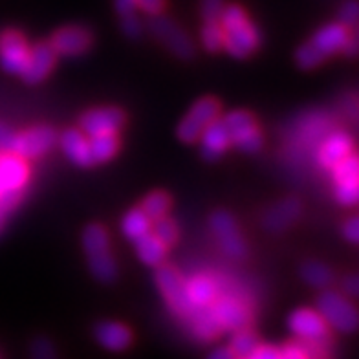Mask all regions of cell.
<instances>
[{"label":"cell","instance_id":"1","mask_svg":"<svg viewBox=\"0 0 359 359\" xmlns=\"http://www.w3.org/2000/svg\"><path fill=\"white\" fill-rule=\"evenodd\" d=\"M317 313L326 325L343 334H352L358 328V312L354 304L336 292H325L317 299Z\"/></svg>","mask_w":359,"mask_h":359},{"label":"cell","instance_id":"2","mask_svg":"<svg viewBox=\"0 0 359 359\" xmlns=\"http://www.w3.org/2000/svg\"><path fill=\"white\" fill-rule=\"evenodd\" d=\"M229 133V142L244 152H259L262 147V134L255 123V118L246 110H233L222 119Z\"/></svg>","mask_w":359,"mask_h":359},{"label":"cell","instance_id":"3","mask_svg":"<svg viewBox=\"0 0 359 359\" xmlns=\"http://www.w3.org/2000/svg\"><path fill=\"white\" fill-rule=\"evenodd\" d=\"M218 118H220V103L215 97H202L180 121L176 134L184 143H194L203 133V128Z\"/></svg>","mask_w":359,"mask_h":359},{"label":"cell","instance_id":"4","mask_svg":"<svg viewBox=\"0 0 359 359\" xmlns=\"http://www.w3.org/2000/svg\"><path fill=\"white\" fill-rule=\"evenodd\" d=\"M156 284L158 288L161 290V293H163L167 304L172 308V312L182 317H189L193 313L194 306L191 304L189 297H187V290H185L184 280H182L180 273L172 266H158Z\"/></svg>","mask_w":359,"mask_h":359},{"label":"cell","instance_id":"5","mask_svg":"<svg viewBox=\"0 0 359 359\" xmlns=\"http://www.w3.org/2000/svg\"><path fill=\"white\" fill-rule=\"evenodd\" d=\"M209 222H211V229L217 236L218 246L229 259L241 260L246 257V242L242 238L236 220L227 211H217L211 215Z\"/></svg>","mask_w":359,"mask_h":359},{"label":"cell","instance_id":"6","mask_svg":"<svg viewBox=\"0 0 359 359\" xmlns=\"http://www.w3.org/2000/svg\"><path fill=\"white\" fill-rule=\"evenodd\" d=\"M151 32L180 59L187 61L194 55L193 41L175 20L161 17V15H154L151 19Z\"/></svg>","mask_w":359,"mask_h":359},{"label":"cell","instance_id":"7","mask_svg":"<svg viewBox=\"0 0 359 359\" xmlns=\"http://www.w3.org/2000/svg\"><path fill=\"white\" fill-rule=\"evenodd\" d=\"M55 130L52 127L41 125V127L29 128V130L22 134H15L11 152L19 158H37L50 151L55 145Z\"/></svg>","mask_w":359,"mask_h":359},{"label":"cell","instance_id":"8","mask_svg":"<svg viewBox=\"0 0 359 359\" xmlns=\"http://www.w3.org/2000/svg\"><path fill=\"white\" fill-rule=\"evenodd\" d=\"M28 43L19 32L6 29L0 34V67L4 68V72L20 76L28 61Z\"/></svg>","mask_w":359,"mask_h":359},{"label":"cell","instance_id":"9","mask_svg":"<svg viewBox=\"0 0 359 359\" xmlns=\"http://www.w3.org/2000/svg\"><path fill=\"white\" fill-rule=\"evenodd\" d=\"M81 133L86 136H97V134H116L125 125V114L116 107L109 109L88 110L79 119Z\"/></svg>","mask_w":359,"mask_h":359},{"label":"cell","instance_id":"10","mask_svg":"<svg viewBox=\"0 0 359 359\" xmlns=\"http://www.w3.org/2000/svg\"><path fill=\"white\" fill-rule=\"evenodd\" d=\"M259 32L255 26H251L250 20H244L233 28L224 29V48L236 59L251 55L259 48Z\"/></svg>","mask_w":359,"mask_h":359},{"label":"cell","instance_id":"11","mask_svg":"<svg viewBox=\"0 0 359 359\" xmlns=\"http://www.w3.org/2000/svg\"><path fill=\"white\" fill-rule=\"evenodd\" d=\"M288 326L292 334L299 339L308 341V343H319V341L326 339V323L323 321V317L313 310L308 308H301L290 316Z\"/></svg>","mask_w":359,"mask_h":359},{"label":"cell","instance_id":"12","mask_svg":"<svg viewBox=\"0 0 359 359\" xmlns=\"http://www.w3.org/2000/svg\"><path fill=\"white\" fill-rule=\"evenodd\" d=\"M55 55L50 43H41L34 46L28 53V61L24 65L22 79L29 85H37L48 77V74L55 67Z\"/></svg>","mask_w":359,"mask_h":359},{"label":"cell","instance_id":"13","mask_svg":"<svg viewBox=\"0 0 359 359\" xmlns=\"http://www.w3.org/2000/svg\"><path fill=\"white\" fill-rule=\"evenodd\" d=\"M209 308H211L215 321L218 323L220 330H242L250 323V312L233 297L215 299L213 306Z\"/></svg>","mask_w":359,"mask_h":359},{"label":"cell","instance_id":"14","mask_svg":"<svg viewBox=\"0 0 359 359\" xmlns=\"http://www.w3.org/2000/svg\"><path fill=\"white\" fill-rule=\"evenodd\" d=\"M90 44H92V34L88 29L83 28V26H67V28H61L59 32H55L50 46L59 55L74 57L85 53Z\"/></svg>","mask_w":359,"mask_h":359},{"label":"cell","instance_id":"15","mask_svg":"<svg viewBox=\"0 0 359 359\" xmlns=\"http://www.w3.org/2000/svg\"><path fill=\"white\" fill-rule=\"evenodd\" d=\"M301 215V202L297 198H284L266 211L262 226L269 233H280L292 226Z\"/></svg>","mask_w":359,"mask_h":359},{"label":"cell","instance_id":"16","mask_svg":"<svg viewBox=\"0 0 359 359\" xmlns=\"http://www.w3.org/2000/svg\"><path fill=\"white\" fill-rule=\"evenodd\" d=\"M95 341L110 352H123L133 345V332L116 321H103L95 326Z\"/></svg>","mask_w":359,"mask_h":359},{"label":"cell","instance_id":"17","mask_svg":"<svg viewBox=\"0 0 359 359\" xmlns=\"http://www.w3.org/2000/svg\"><path fill=\"white\" fill-rule=\"evenodd\" d=\"M200 140H202L203 158L209 161L218 160L227 151V147L231 145L229 133H227L226 125L220 118L215 119L213 123L203 128V133L200 134Z\"/></svg>","mask_w":359,"mask_h":359},{"label":"cell","instance_id":"18","mask_svg":"<svg viewBox=\"0 0 359 359\" xmlns=\"http://www.w3.org/2000/svg\"><path fill=\"white\" fill-rule=\"evenodd\" d=\"M348 35V28L343 24H328L313 35L310 44L326 59L332 53L343 52V46H345Z\"/></svg>","mask_w":359,"mask_h":359},{"label":"cell","instance_id":"19","mask_svg":"<svg viewBox=\"0 0 359 359\" xmlns=\"http://www.w3.org/2000/svg\"><path fill=\"white\" fill-rule=\"evenodd\" d=\"M26 180H28V167L24 163V158L15 154L0 156V193L22 189Z\"/></svg>","mask_w":359,"mask_h":359},{"label":"cell","instance_id":"20","mask_svg":"<svg viewBox=\"0 0 359 359\" xmlns=\"http://www.w3.org/2000/svg\"><path fill=\"white\" fill-rule=\"evenodd\" d=\"M61 149L65 151L68 158H70L76 165L79 167H90L94 165L92 163V158H90V151H88V140L81 130L77 128H70V130H65L61 134Z\"/></svg>","mask_w":359,"mask_h":359},{"label":"cell","instance_id":"21","mask_svg":"<svg viewBox=\"0 0 359 359\" xmlns=\"http://www.w3.org/2000/svg\"><path fill=\"white\" fill-rule=\"evenodd\" d=\"M352 137L345 133H336L332 134L325 143H323L321 151H319V161L323 167H334L339 163L343 158H346L352 152Z\"/></svg>","mask_w":359,"mask_h":359},{"label":"cell","instance_id":"22","mask_svg":"<svg viewBox=\"0 0 359 359\" xmlns=\"http://www.w3.org/2000/svg\"><path fill=\"white\" fill-rule=\"evenodd\" d=\"M185 290H187V297L194 308L211 306L217 299V286H215L213 280L209 277H203V275L191 279L185 284Z\"/></svg>","mask_w":359,"mask_h":359},{"label":"cell","instance_id":"23","mask_svg":"<svg viewBox=\"0 0 359 359\" xmlns=\"http://www.w3.org/2000/svg\"><path fill=\"white\" fill-rule=\"evenodd\" d=\"M86 257H88L90 271H92V275L97 280H101V283H112L118 277V266H116V260H114L112 253H110V248L109 250L88 253Z\"/></svg>","mask_w":359,"mask_h":359},{"label":"cell","instance_id":"24","mask_svg":"<svg viewBox=\"0 0 359 359\" xmlns=\"http://www.w3.org/2000/svg\"><path fill=\"white\" fill-rule=\"evenodd\" d=\"M134 244H136L137 257H140L147 266H156L158 268L160 264H163L167 248L163 246L152 233H147L145 236L137 238Z\"/></svg>","mask_w":359,"mask_h":359},{"label":"cell","instance_id":"25","mask_svg":"<svg viewBox=\"0 0 359 359\" xmlns=\"http://www.w3.org/2000/svg\"><path fill=\"white\" fill-rule=\"evenodd\" d=\"M119 142L116 134H97L88 137V151L92 163H103L118 152Z\"/></svg>","mask_w":359,"mask_h":359},{"label":"cell","instance_id":"26","mask_svg":"<svg viewBox=\"0 0 359 359\" xmlns=\"http://www.w3.org/2000/svg\"><path fill=\"white\" fill-rule=\"evenodd\" d=\"M151 229L152 220L143 213L142 208L128 211L123 217V220H121V231H123V235L127 236L128 241L133 242H136L137 238L145 236L147 233H151Z\"/></svg>","mask_w":359,"mask_h":359},{"label":"cell","instance_id":"27","mask_svg":"<svg viewBox=\"0 0 359 359\" xmlns=\"http://www.w3.org/2000/svg\"><path fill=\"white\" fill-rule=\"evenodd\" d=\"M191 323H193L194 334L200 337L202 341H211L218 332H220V326L215 321L213 312L211 308H194L193 313L189 316Z\"/></svg>","mask_w":359,"mask_h":359},{"label":"cell","instance_id":"28","mask_svg":"<svg viewBox=\"0 0 359 359\" xmlns=\"http://www.w3.org/2000/svg\"><path fill=\"white\" fill-rule=\"evenodd\" d=\"M83 248H85L86 255L94 253V251L109 250L110 241L107 229L100 226V224H90L85 229V233H83Z\"/></svg>","mask_w":359,"mask_h":359},{"label":"cell","instance_id":"29","mask_svg":"<svg viewBox=\"0 0 359 359\" xmlns=\"http://www.w3.org/2000/svg\"><path fill=\"white\" fill-rule=\"evenodd\" d=\"M170 208V198L169 194L163 191H154L143 200L142 211L151 218V220H158V218L165 217V213Z\"/></svg>","mask_w":359,"mask_h":359},{"label":"cell","instance_id":"30","mask_svg":"<svg viewBox=\"0 0 359 359\" xmlns=\"http://www.w3.org/2000/svg\"><path fill=\"white\" fill-rule=\"evenodd\" d=\"M303 279L313 288H326L332 283V271L321 262L310 260L303 266Z\"/></svg>","mask_w":359,"mask_h":359},{"label":"cell","instance_id":"31","mask_svg":"<svg viewBox=\"0 0 359 359\" xmlns=\"http://www.w3.org/2000/svg\"><path fill=\"white\" fill-rule=\"evenodd\" d=\"M259 346V339L253 332L242 328V330H236L235 337L231 339V352L235 354V358H250L253 352Z\"/></svg>","mask_w":359,"mask_h":359},{"label":"cell","instance_id":"32","mask_svg":"<svg viewBox=\"0 0 359 359\" xmlns=\"http://www.w3.org/2000/svg\"><path fill=\"white\" fill-rule=\"evenodd\" d=\"M202 43L208 52H218L224 48V29L220 22H205L202 28Z\"/></svg>","mask_w":359,"mask_h":359},{"label":"cell","instance_id":"33","mask_svg":"<svg viewBox=\"0 0 359 359\" xmlns=\"http://www.w3.org/2000/svg\"><path fill=\"white\" fill-rule=\"evenodd\" d=\"M152 235L156 236L163 246L169 248L172 246L176 242V238H178V227H176V224L172 222L170 218L161 217L158 218V220H154V233H152Z\"/></svg>","mask_w":359,"mask_h":359},{"label":"cell","instance_id":"34","mask_svg":"<svg viewBox=\"0 0 359 359\" xmlns=\"http://www.w3.org/2000/svg\"><path fill=\"white\" fill-rule=\"evenodd\" d=\"M295 61H297L299 68H303V70H312V68L319 67V65L325 61V57L317 52L312 44L306 43L295 52Z\"/></svg>","mask_w":359,"mask_h":359},{"label":"cell","instance_id":"35","mask_svg":"<svg viewBox=\"0 0 359 359\" xmlns=\"http://www.w3.org/2000/svg\"><path fill=\"white\" fill-rule=\"evenodd\" d=\"M334 175H336V182H346V180H355L358 178V158L354 152H350L348 156L343 158L339 163L332 167Z\"/></svg>","mask_w":359,"mask_h":359},{"label":"cell","instance_id":"36","mask_svg":"<svg viewBox=\"0 0 359 359\" xmlns=\"http://www.w3.org/2000/svg\"><path fill=\"white\" fill-rule=\"evenodd\" d=\"M358 178L355 180H346V182H339L336 189V198L337 202L343 205H355L358 203Z\"/></svg>","mask_w":359,"mask_h":359},{"label":"cell","instance_id":"37","mask_svg":"<svg viewBox=\"0 0 359 359\" xmlns=\"http://www.w3.org/2000/svg\"><path fill=\"white\" fill-rule=\"evenodd\" d=\"M29 359H57V350L48 337H37L29 346Z\"/></svg>","mask_w":359,"mask_h":359},{"label":"cell","instance_id":"38","mask_svg":"<svg viewBox=\"0 0 359 359\" xmlns=\"http://www.w3.org/2000/svg\"><path fill=\"white\" fill-rule=\"evenodd\" d=\"M244 20H248V17L246 11L242 10L241 6H227V8H224L222 15H220V26H222V29L233 28V26L242 24Z\"/></svg>","mask_w":359,"mask_h":359},{"label":"cell","instance_id":"39","mask_svg":"<svg viewBox=\"0 0 359 359\" xmlns=\"http://www.w3.org/2000/svg\"><path fill=\"white\" fill-rule=\"evenodd\" d=\"M202 17L205 22H218L224 11V0H202Z\"/></svg>","mask_w":359,"mask_h":359},{"label":"cell","instance_id":"40","mask_svg":"<svg viewBox=\"0 0 359 359\" xmlns=\"http://www.w3.org/2000/svg\"><path fill=\"white\" fill-rule=\"evenodd\" d=\"M358 4H355V0H350V2H346L343 8H341V13H339V24H343V26H355V22H358Z\"/></svg>","mask_w":359,"mask_h":359},{"label":"cell","instance_id":"41","mask_svg":"<svg viewBox=\"0 0 359 359\" xmlns=\"http://www.w3.org/2000/svg\"><path fill=\"white\" fill-rule=\"evenodd\" d=\"M121 29L130 39H137L142 35V24H140V20L134 15H125V17H121Z\"/></svg>","mask_w":359,"mask_h":359},{"label":"cell","instance_id":"42","mask_svg":"<svg viewBox=\"0 0 359 359\" xmlns=\"http://www.w3.org/2000/svg\"><path fill=\"white\" fill-rule=\"evenodd\" d=\"M343 235L348 242L355 244L359 238V218L350 217L345 224H343Z\"/></svg>","mask_w":359,"mask_h":359},{"label":"cell","instance_id":"43","mask_svg":"<svg viewBox=\"0 0 359 359\" xmlns=\"http://www.w3.org/2000/svg\"><path fill=\"white\" fill-rule=\"evenodd\" d=\"M137 6L142 8L145 13L149 15H161L163 8H165V0H136Z\"/></svg>","mask_w":359,"mask_h":359},{"label":"cell","instance_id":"44","mask_svg":"<svg viewBox=\"0 0 359 359\" xmlns=\"http://www.w3.org/2000/svg\"><path fill=\"white\" fill-rule=\"evenodd\" d=\"M250 359H280V350L275 346L259 345L255 352L250 355Z\"/></svg>","mask_w":359,"mask_h":359},{"label":"cell","instance_id":"45","mask_svg":"<svg viewBox=\"0 0 359 359\" xmlns=\"http://www.w3.org/2000/svg\"><path fill=\"white\" fill-rule=\"evenodd\" d=\"M15 142V133L11 128H8L6 125L0 123V151L11 152Z\"/></svg>","mask_w":359,"mask_h":359},{"label":"cell","instance_id":"46","mask_svg":"<svg viewBox=\"0 0 359 359\" xmlns=\"http://www.w3.org/2000/svg\"><path fill=\"white\" fill-rule=\"evenodd\" d=\"M280 359H310L301 345H288L280 350Z\"/></svg>","mask_w":359,"mask_h":359},{"label":"cell","instance_id":"47","mask_svg":"<svg viewBox=\"0 0 359 359\" xmlns=\"http://www.w3.org/2000/svg\"><path fill=\"white\" fill-rule=\"evenodd\" d=\"M116 10L121 17L125 15H134V11L137 10V2L136 0H116Z\"/></svg>","mask_w":359,"mask_h":359},{"label":"cell","instance_id":"48","mask_svg":"<svg viewBox=\"0 0 359 359\" xmlns=\"http://www.w3.org/2000/svg\"><path fill=\"white\" fill-rule=\"evenodd\" d=\"M208 359H236L229 346H220L208 355Z\"/></svg>","mask_w":359,"mask_h":359},{"label":"cell","instance_id":"49","mask_svg":"<svg viewBox=\"0 0 359 359\" xmlns=\"http://www.w3.org/2000/svg\"><path fill=\"white\" fill-rule=\"evenodd\" d=\"M345 290L348 292V295L355 297L359 292V280H358V275H350L348 279L345 280Z\"/></svg>","mask_w":359,"mask_h":359},{"label":"cell","instance_id":"50","mask_svg":"<svg viewBox=\"0 0 359 359\" xmlns=\"http://www.w3.org/2000/svg\"><path fill=\"white\" fill-rule=\"evenodd\" d=\"M355 50H358V41H355V35L350 34L348 39H346L345 46H343V52L348 53L350 57L355 55Z\"/></svg>","mask_w":359,"mask_h":359},{"label":"cell","instance_id":"51","mask_svg":"<svg viewBox=\"0 0 359 359\" xmlns=\"http://www.w3.org/2000/svg\"><path fill=\"white\" fill-rule=\"evenodd\" d=\"M6 211L2 208H0V229H2V226H4V218H6Z\"/></svg>","mask_w":359,"mask_h":359},{"label":"cell","instance_id":"52","mask_svg":"<svg viewBox=\"0 0 359 359\" xmlns=\"http://www.w3.org/2000/svg\"><path fill=\"white\" fill-rule=\"evenodd\" d=\"M236 359H250V358H236Z\"/></svg>","mask_w":359,"mask_h":359}]
</instances>
